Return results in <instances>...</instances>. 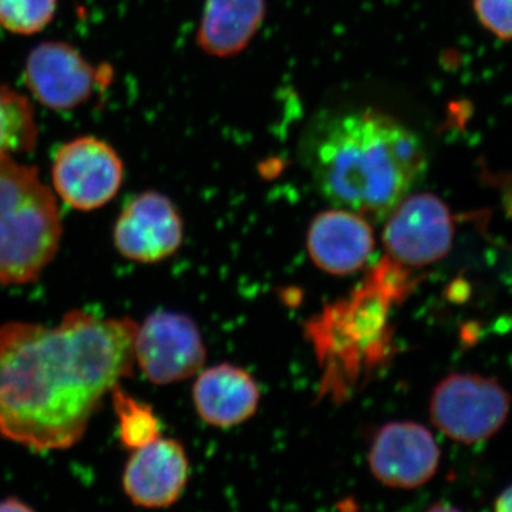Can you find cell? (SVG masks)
Listing matches in <instances>:
<instances>
[{
	"instance_id": "6da1fadb",
	"label": "cell",
	"mask_w": 512,
	"mask_h": 512,
	"mask_svg": "<svg viewBox=\"0 0 512 512\" xmlns=\"http://www.w3.org/2000/svg\"><path fill=\"white\" fill-rule=\"evenodd\" d=\"M137 328L83 311L57 326H0V436L36 451L79 443L104 397L133 372Z\"/></svg>"
},
{
	"instance_id": "7a4b0ae2",
	"label": "cell",
	"mask_w": 512,
	"mask_h": 512,
	"mask_svg": "<svg viewBox=\"0 0 512 512\" xmlns=\"http://www.w3.org/2000/svg\"><path fill=\"white\" fill-rule=\"evenodd\" d=\"M302 160L333 207L376 222L389 217L427 170L419 136L373 109L322 114L303 137Z\"/></svg>"
},
{
	"instance_id": "3957f363",
	"label": "cell",
	"mask_w": 512,
	"mask_h": 512,
	"mask_svg": "<svg viewBox=\"0 0 512 512\" xmlns=\"http://www.w3.org/2000/svg\"><path fill=\"white\" fill-rule=\"evenodd\" d=\"M55 195L36 168L0 154V285L37 281L62 241Z\"/></svg>"
},
{
	"instance_id": "277c9868",
	"label": "cell",
	"mask_w": 512,
	"mask_h": 512,
	"mask_svg": "<svg viewBox=\"0 0 512 512\" xmlns=\"http://www.w3.org/2000/svg\"><path fill=\"white\" fill-rule=\"evenodd\" d=\"M510 410L511 396L497 380L470 373L441 380L430 403L434 426L463 444L493 437L504 426Z\"/></svg>"
},
{
	"instance_id": "5b68a950",
	"label": "cell",
	"mask_w": 512,
	"mask_h": 512,
	"mask_svg": "<svg viewBox=\"0 0 512 512\" xmlns=\"http://www.w3.org/2000/svg\"><path fill=\"white\" fill-rule=\"evenodd\" d=\"M382 239L397 264L410 268L436 264L453 247V215L430 192L406 195L386 218Z\"/></svg>"
},
{
	"instance_id": "8992f818",
	"label": "cell",
	"mask_w": 512,
	"mask_h": 512,
	"mask_svg": "<svg viewBox=\"0 0 512 512\" xmlns=\"http://www.w3.org/2000/svg\"><path fill=\"white\" fill-rule=\"evenodd\" d=\"M134 355L150 382L171 384L200 373L207 353L194 320L183 313L157 311L138 326Z\"/></svg>"
},
{
	"instance_id": "52a82bcc",
	"label": "cell",
	"mask_w": 512,
	"mask_h": 512,
	"mask_svg": "<svg viewBox=\"0 0 512 512\" xmlns=\"http://www.w3.org/2000/svg\"><path fill=\"white\" fill-rule=\"evenodd\" d=\"M53 185L67 205L93 211L113 200L123 184V161L106 141L80 137L57 151Z\"/></svg>"
},
{
	"instance_id": "ba28073f",
	"label": "cell",
	"mask_w": 512,
	"mask_h": 512,
	"mask_svg": "<svg viewBox=\"0 0 512 512\" xmlns=\"http://www.w3.org/2000/svg\"><path fill=\"white\" fill-rule=\"evenodd\" d=\"M110 79V69L94 66L63 42L42 43L26 60V86L37 101L53 110L76 109Z\"/></svg>"
},
{
	"instance_id": "9c48e42d",
	"label": "cell",
	"mask_w": 512,
	"mask_h": 512,
	"mask_svg": "<svg viewBox=\"0 0 512 512\" xmlns=\"http://www.w3.org/2000/svg\"><path fill=\"white\" fill-rule=\"evenodd\" d=\"M184 241V224L170 198L147 191L128 202L114 225V245L124 258L156 264L170 258Z\"/></svg>"
},
{
	"instance_id": "30bf717a",
	"label": "cell",
	"mask_w": 512,
	"mask_h": 512,
	"mask_svg": "<svg viewBox=\"0 0 512 512\" xmlns=\"http://www.w3.org/2000/svg\"><path fill=\"white\" fill-rule=\"evenodd\" d=\"M440 448L429 430L413 421H394L379 430L369 453L373 476L393 488H417L433 478Z\"/></svg>"
},
{
	"instance_id": "8fae6325",
	"label": "cell",
	"mask_w": 512,
	"mask_h": 512,
	"mask_svg": "<svg viewBox=\"0 0 512 512\" xmlns=\"http://www.w3.org/2000/svg\"><path fill=\"white\" fill-rule=\"evenodd\" d=\"M190 477V461L180 441L157 439L134 450L123 474V488L134 504L170 507L180 500Z\"/></svg>"
},
{
	"instance_id": "7c38bea8",
	"label": "cell",
	"mask_w": 512,
	"mask_h": 512,
	"mask_svg": "<svg viewBox=\"0 0 512 512\" xmlns=\"http://www.w3.org/2000/svg\"><path fill=\"white\" fill-rule=\"evenodd\" d=\"M306 248L313 264L329 275L355 274L375 249V234L367 218L345 208L319 212L309 225Z\"/></svg>"
},
{
	"instance_id": "4fadbf2b",
	"label": "cell",
	"mask_w": 512,
	"mask_h": 512,
	"mask_svg": "<svg viewBox=\"0 0 512 512\" xmlns=\"http://www.w3.org/2000/svg\"><path fill=\"white\" fill-rule=\"evenodd\" d=\"M192 399L198 416L205 423L228 429L254 416L261 392L247 370L224 363L200 373Z\"/></svg>"
},
{
	"instance_id": "5bb4252c",
	"label": "cell",
	"mask_w": 512,
	"mask_h": 512,
	"mask_svg": "<svg viewBox=\"0 0 512 512\" xmlns=\"http://www.w3.org/2000/svg\"><path fill=\"white\" fill-rule=\"evenodd\" d=\"M265 13V0H205L198 46L208 56H237L261 29Z\"/></svg>"
},
{
	"instance_id": "9a60e30c",
	"label": "cell",
	"mask_w": 512,
	"mask_h": 512,
	"mask_svg": "<svg viewBox=\"0 0 512 512\" xmlns=\"http://www.w3.org/2000/svg\"><path fill=\"white\" fill-rule=\"evenodd\" d=\"M36 141L35 113L29 100L0 84V154L29 153Z\"/></svg>"
},
{
	"instance_id": "2e32d148",
	"label": "cell",
	"mask_w": 512,
	"mask_h": 512,
	"mask_svg": "<svg viewBox=\"0 0 512 512\" xmlns=\"http://www.w3.org/2000/svg\"><path fill=\"white\" fill-rule=\"evenodd\" d=\"M111 396L119 417L120 440L124 446L137 450L160 439L161 423L153 407L121 390L120 384L114 387Z\"/></svg>"
},
{
	"instance_id": "e0dca14e",
	"label": "cell",
	"mask_w": 512,
	"mask_h": 512,
	"mask_svg": "<svg viewBox=\"0 0 512 512\" xmlns=\"http://www.w3.org/2000/svg\"><path fill=\"white\" fill-rule=\"evenodd\" d=\"M57 0H0V25L16 35L40 32L55 18Z\"/></svg>"
},
{
	"instance_id": "ac0fdd59",
	"label": "cell",
	"mask_w": 512,
	"mask_h": 512,
	"mask_svg": "<svg viewBox=\"0 0 512 512\" xmlns=\"http://www.w3.org/2000/svg\"><path fill=\"white\" fill-rule=\"evenodd\" d=\"M478 22L498 39L512 40V0H473Z\"/></svg>"
},
{
	"instance_id": "d6986e66",
	"label": "cell",
	"mask_w": 512,
	"mask_h": 512,
	"mask_svg": "<svg viewBox=\"0 0 512 512\" xmlns=\"http://www.w3.org/2000/svg\"><path fill=\"white\" fill-rule=\"evenodd\" d=\"M495 508L501 512H512V485L497 498Z\"/></svg>"
},
{
	"instance_id": "ffe728a7",
	"label": "cell",
	"mask_w": 512,
	"mask_h": 512,
	"mask_svg": "<svg viewBox=\"0 0 512 512\" xmlns=\"http://www.w3.org/2000/svg\"><path fill=\"white\" fill-rule=\"evenodd\" d=\"M32 508L28 507L25 503H22L16 498H9V500L0 503V511H30Z\"/></svg>"
},
{
	"instance_id": "44dd1931",
	"label": "cell",
	"mask_w": 512,
	"mask_h": 512,
	"mask_svg": "<svg viewBox=\"0 0 512 512\" xmlns=\"http://www.w3.org/2000/svg\"><path fill=\"white\" fill-rule=\"evenodd\" d=\"M503 187L505 207H507V210L510 211V214L512 215V174L507 175Z\"/></svg>"
}]
</instances>
